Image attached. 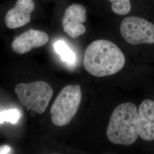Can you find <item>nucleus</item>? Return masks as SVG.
Segmentation results:
<instances>
[{
    "mask_svg": "<svg viewBox=\"0 0 154 154\" xmlns=\"http://www.w3.org/2000/svg\"><path fill=\"white\" fill-rule=\"evenodd\" d=\"M111 143L129 146L139 137V114L137 107L131 102L118 105L111 116L106 131Z\"/></svg>",
    "mask_w": 154,
    "mask_h": 154,
    "instance_id": "obj_2",
    "label": "nucleus"
},
{
    "mask_svg": "<svg viewBox=\"0 0 154 154\" xmlns=\"http://www.w3.org/2000/svg\"><path fill=\"white\" fill-rule=\"evenodd\" d=\"M49 39V35L44 31L29 29L13 40L11 49L17 54H26L35 48L46 44Z\"/></svg>",
    "mask_w": 154,
    "mask_h": 154,
    "instance_id": "obj_8",
    "label": "nucleus"
},
{
    "mask_svg": "<svg viewBox=\"0 0 154 154\" xmlns=\"http://www.w3.org/2000/svg\"><path fill=\"white\" fill-rule=\"evenodd\" d=\"M83 64L91 75L106 77L121 70L125 64V57L114 43L106 39H98L87 47Z\"/></svg>",
    "mask_w": 154,
    "mask_h": 154,
    "instance_id": "obj_1",
    "label": "nucleus"
},
{
    "mask_svg": "<svg viewBox=\"0 0 154 154\" xmlns=\"http://www.w3.org/2000/svg\"><path fill=\"white\" fill-rule=\"evenodd\" d=\"M111 4V9L116 14L126 15L131 9L130 0H109Z\"/></svg>",
    "mask_w": 154,
    "mask_h": 154,
    "instance_id": "obj_11",
    "label": "nucleus"
},
{
    "mask_svg": "<svg viewBox=\"0 0 154 154\" xmlns=\"http://www.w3.org/2000/svg\"><path fill=\"white\" fill-rule=\"evenodd\" d=\"M139 137L146 141L154 140V101L143 100L138 109Z\"/></svg>",
    "mask_w": 154,
    "mask_h": 154,
    "instance_id": "obj_9",
    "label": "nucleus"
},
{
    "mask_svg": "<svg viewBox=\"0 0 154 154\" xmlns=\"http://www.w3.org/2000/svg\"><path fill=\"white\" fill-rule=\"evenodd\" d=\"M86 10L80 4H73L66 8L63 18V31L72 38H77L86 32L83 23L86 21Z\"/></svg>",
    "mask_w": 154,
    "mask_h": 154,
    "instance_id": "obj_6",
    "label": "nucleus"
},
{
    "mask_svg": "<svg viewBox=\"0 0 154 154\" xmlns=\"http://www.w3.org/2000/svg\"><path fill=\"white\" fill-rule=\"evenodd\" d=\"M123 38L130 44H154V25L138 17H128L121 24Z\"/></svg>",
    "mask_w": 154,
    "mask_h": 154,
    "instance_id": "obj_5",
    "label": "nucleus"
},
{
    "mask_svg": "<svg viewBox=\"0 0 154 154\" xmlns=\"http://www.w3.org/2000/svg\"><path fill=\"white\" fill-rule=\"evenodd\" d=\"M20 118V113L17 109H9L0 112V123L4 122L16 124Z\"/></svg>",
    "mask_w": 154,
    "mask_h": 154,
    "instance_id": "obj_12",
    "label": "nucleus"
},
{
    "mask_svg": "<svg viewBox=\"0 0 154 154\" xmlns=\"http://www.w3.org/2000/svg\"><path fill=\"white\" fill-rule=\"evenodd\" d=\"M11 150L9 145H3L0 146V154H8Z\"/></svg>",
    "mask_w": 154,
    "mask_h": 154,
    "instance_id": "obj_13",
    "label": "nucleus"
},
{
    "mask_svg": "<svg viewBox=\"0 0 154 154\" xmlns=\"http://www.w3.org/2000/svg\"><path fill=\"white\" fill-rule=\"evenodd\" d=\"M54 48L63 61L69 63H73L75 62V54L63 41H57L54 44Z\"/></svg>",
    "mask_w": 154,
    "mask_h": 154,
    "instance_id": "obj_10",
    "label": "nucleus"
},
{
    "mask_svg": "<svg viewBox=\"0 0 154 154\" xmlns=\"http://www.w3.org/2000/svg\"><path fill=\"white\" fill-rule=\"evenodd\" d=\"M82 100L81 88L78 85H69L61 90L51 106V120L57 126L69 124L76 114Z\"/></svg>",
    "mask_w": 154,
    "mask_h": 154,
    "instance_id": "obj_3",
    "label": "nucleus"
},
{
    "mask_svg": "<svg viewBox=\"0 0 154 154\" xmlns=\"http://www.w3.org/2000/svg\"><path fill=\"white\" fill-rule=\"evenodd\" d=\"M14 91L22 105L38 114L44 112L53 95L50 85L42 81L19 83Z\"/></svg>",
    "mask_w": 154,
    "mask_h": 154,
    "instance_id": "obj_4",
    "label": "nucleus"
},
{
    "mask_svg": "<svg viewBox=\"0 0 154 154\" xmlns=\"http://www.w3.org/2000/svg\"><path fill=\"white\" fill-rule=\"evenodd\" d=\"M33 0H17L14 5L9 9L5 16V22L8 28L15 29L29 23L35 10Z\"/></svg>",
    "mask_w": 154,
    "mask_h": 154,
    "instance_id": "obj_7",
    "label": "nucleus"
}]
</instances>
